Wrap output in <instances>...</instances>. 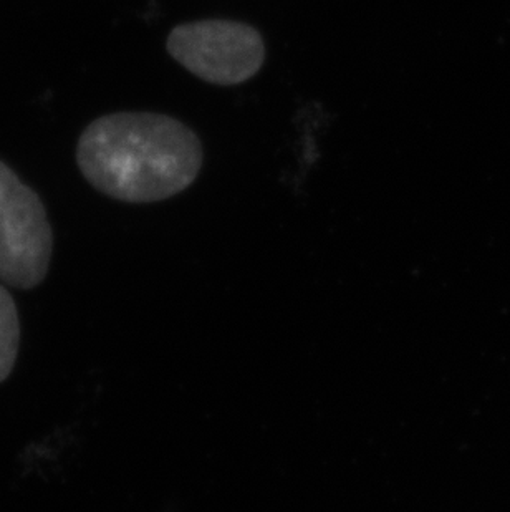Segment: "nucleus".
<instances>
[{"label": "nucleus", "mask_w": 510, "mask_h": 512, "mask_svg": "<svg viewBox=\"0 0 510 512\" xmlns=\"http://www.w3.org/2000/svg\"><path fill=\"white\" fill-rule=\"evenodd\" d=\"M77 163L88 183L108 198L158 203L196 181L204 150L199 136L173 116L111 113L83 131Z\"/></svg>", "instance_id": "1"}, {"label": "nucleus", "mask_w": 510, "mask_h": 512, "mask_svg": "<svg viewBox=\"0 0 510 512\" xmlns=\"http://www.w3.org/2000/svg\"><path fill=\"white\" fill-rule=\"evenodd\" d=\"M166 49L194 77L219 87L251 80L265 62L259 30L237 20L207 19L178 25L169 32Z\"/></svg>", "instance_id": "2"}, {"label": "nucleus", "mask_w": 510, "mask_h": 512, "mask_svg": "<svg viewBox=\"0 0 510 512\" xmlns=\"http://www.w3.org/2000/svg\"><path fill=\"white\" fill-rule=\"evenodd\" d=\"M52 249L44 204L0 161V279L17 289H34L49 272Z\"/></svg>", "instance_id": "3"}, {"label": "nucleus", "mask_w": 510, "mask_h": 512, "mask_svg": "<svg viewBox=\"0 0 510 512\" xmlns=\"http://www.w3.org/2000/svg\"><path fill=\"white\" fill-rule=\"evenodd\" d=\"M19 340V312L9 290L0 285V383L14 370Z\"/></svg>", "instance_id": "4"}]
</instances>
